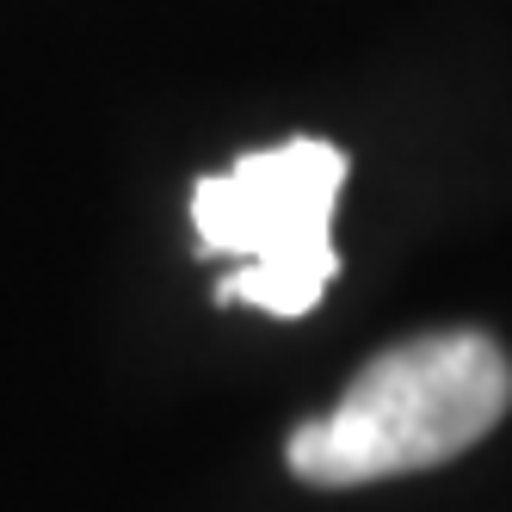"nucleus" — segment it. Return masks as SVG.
Returning a JSON list of instances; mask_svg holds the SVG:
<instances>
[{
  "instance_id": "1",
  "label": "nucleus",
  "mask_w": 512,
  "mask_h": 512,
  "mask_svg": "<svg viewBox=\"0 0 512 512\" xmlns=\"http://www.w3.org/2000/svg\"><path fill=\"white\" fill-rule=\"evenodd\" d=\"M512 358L500 340L451 327L377 352L327 414L303 420L284 463L309 488L389 482L432 463H451L506 420Z\"/></svg>"
},
{
  "instance_id": "2",
  "label": "nucleus",
  "mask_w": 512,
  "mask_h": 512,
  "mask_svg": "<svg viewBox=\"0 0 512 512\" xmlns=\"http://www.w3.org/2000/svg\"><path fill=\"white\" fill-rule=\"evenodd\" d=\"M346 186V155L321 136H290L278 149L241 155L229 173L192 186V229L204 253L241 260L216 303H253L278 321L309 315L340 272L334 204Z\"/></svg>"
}]
</instances>
